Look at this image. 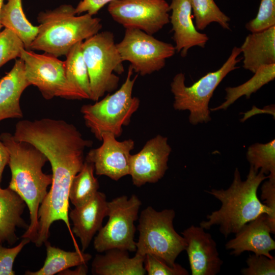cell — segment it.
<instances>
[{"instance_id":"39","label":"cell","mask_w":275,"mask_h":275,"mask_svg":"<svg viewBox=\"0 0 275 275\" xmlns=\"http://www.w3.org/2000/svg\"><path fill=\"white\" fill-rule=\"evenodd\" d=\"M4 0H0V13H1V11L2 7L3 6V5L4 4ZM2 26H3L2 25L1 23V22H0V31H1V29Z\"/></svg>"},{"instance_id":"25","label":"cell","mask_w":275,"mask_h":275,"mask_svg":"<svg viewBox=\"0 0 275 275\" xmlns=\"http://www.w3.org/2000/svg\"><path fill=\"white\" fill-rule=\"evenodd\" d=\"M250 79L236 87H228L225 89V101L211 111L226 109L238 99L243 96L249 98L251 95L264 85L274 80L275 78V64L265 65L260 67Z\"/></svg>"},{"instance_id":"14","label":"cell","mask_w":275,"mask_h":275,"mask_svg":"<svg viewBox=\"0 0 275 275\" xmlns=\"http://www.w3.org/2000/svg\"><path fill=\"white\" fill-rule=\"evenodd\" d=\"M101 141V146L90 150L85 157L93 164L95 174L115 181L129 175L130 152L134 142L131 139L119 141L109 133H104Z\"/></svg>"},{"instance_id":"2","label":"cell","mask_w":275,"mask_h":275,"mask_svg":"<svg viewBox=\"0 0 275 275\" xmlns=\"http://www.w3.org/2000/svg\"><path fill=\"white\" fill-rule=\"evenodd\" d=\"M268 178L261 171L250 167L245 180L243 181L237 168L234 173L233 181L226 189H211L205 192L219 200V209L206 216L200 223L205 230L218 226L219 230L226 238L236 233L242 227L262 213L267 214L272 228L275 231V215L258 197L259 187Z\"/></svg>"},{"instance_id":"19","label":"cell","mask_w":275,"mask_h":275,"mask_svg":"<svg viewBox=\"0 0 275 275\" xmlns=\"http://www.w3.org/2000/svg\"><path fill=\"white\" fill-rule=\"evenodd\" d=\"M30 86L25 76L24 62L20 58L16 59L11 70L0 79V122L23 117L20 99Z\"/></svg>"},{"instance_id":"21","label":"cell","mask_w":275,"mask_h":275,"mask_svg":"<svg viewBox=\"0 0 275 275\" xmlns=\"http://www.w3.org/2000/svg\"><path fill=\"white\" fill-rule=\"evenodd\" d=\"M103 255L97 254L91 265V272L95 275H144L145 257L135 254L130 257L128 251L112 249Z\"/></svg>"},{"instance_id":"17","label":"cell","mask_w":275,"mask_h":275,"mask_svg":"<svg viewBox=\"0 0 275 275\" xmlns=\"http://www.w3.org/2000/svg\"><path fill=\"white\" fill-rule=\"evenodd\" d=\"M107 213L106 196L99 191L88 203L74 207L69 213L73 224L72 232L80 239L81 251L85 252L89 247L94 235L102 227L103 220Z\"/></svg>"},{"instance_id":"36","label":"cell","mask_w":275,"mask_h":275,"mask_svg":"<svg viewBox=\"0 0 275 275\" xmlns=\"http://www.w3.org/2000/svg\"><path fill=\"white\" fill-rule=\"evenodd\" d=\"M114 1L115 0H81L75 8V13L79 15L86 13L94 16L105 5Z\"/></svg>"},{"instance_id":"28","label":"cell","mask_w":275,"mask_h":275,"mask_svg":"<svg viewBox=\"0 0 275 275\" xmlns=\"http://www.w3.org/2000/svg\"><path fill=\"white\" fill-rule=\"evenodd\" d=\"M198 30L205 29L211 23H217L223 29L230 30V18L223 12L214 0H188Z\"/></svg>"},{"instance_id":"32","label":"cell","mask_w":275,"mask_h":275,"mask_svg":"<svg viewBox=\"0 0 275 275\" xmlns=\"http://www.w3.org/2000/svg\"><path fill=\"white\" fill-rule=\"evenodd\" d=\"M144 267L148 275H188V271L177 263L174 266L168 265L158 257L151 254L145 256Z\"/></svg>"},{"instance_id":"37","label":"cell","mask_w":275,"mask_h":275,"mask_svg":"<svg viewBox=\"0 0 275 275\" xmlns=\"http://www.w3.org/2000/svg\"><path fill=\"white\" fill-rule=\"evenodd\" d=\"M9 154L7 147L0 140V187L3 173L6 165L8 164Z\"/></svg>"},{"instance_id":"5","label":"cell","mask_w":275,"mask_h":275,"mask_svg":"<svg viewBox=\"0 0 275 275\" xmlns=\"http://www.w3.org/2000/svg\"><path fill=\"white\" fill-rule=\"evenodd\" d=\"M133 72L129 65L126 79L118 90L94 104H84L80 108L86 126L99 141L105 133L120 136L123 127L129 125L140 106V99L132 96L138 77L136 75L132 78Z\"/></svg>"},{"instance_id":"30","label":"cell","mask_w":275,"mask_h":275,"mask_svg":"<svg viewBox=\"0 0 275 275\" xmlns=\"http://www.w3.org/2000/svg\"><path fill=\"white\" fill-rule=\"evenodd\" d=\"M25 49L21 39L11 30L0 31V68L10 60L20 58Z\"/></svg>"},{"instance_id":"31","label":"cell","mask_w":275,"mask_h":275,"mask_svg":"<svg viewBox=\"0 0 275 275\" xmlns=\"http://www.w3.org/2000/svg\"><path fill=\"white\" fill-rule=\"evenodd\" d=\"M275 26V0H261L256 16L245 24L251 33H256Z\"/></svg>"},{"instance_id":"18","label":"cell","mask_w":275,"mask_h":275,"mask_svg":"<svg viewBox=\"0 0 275 275\" xmlns=\"http://www.w3.org/2000/svg\"><path fill=\"white\" fill-rule=\"evenodd\" d=\"M169 5L171 15L170 22L172 25L173 40L176 51L182 57L187 56L188 50L194 46L204 48L209 40L206 34L198 31L191 16V8L188 0H171Z\"/></svg>"},{"instance_id":"9","label":"cell","mask_w":275,"mask_h":275,"mask_svg":"<svg viewBox=\"0 0 275 275\" xmlns=\"http://www.w3.org/2000/svg\"><path fill=\"white\" fill-rule=\"evenodd\" d=\"M142 202L135 195L128 198L123 195L107 202L108 219L94 238L93 245L98 253L112 249H119L128 252L136 251L134 222L138 219V213Z\"/></svg>"},{"instance_id":"16","label":"cell","mask_w":275,"mask_h":275,"mask_svg":"<svg viewBox=\"0 0 275 275\" xmlns=\"http://www.w3.org/2000/svg\"><path fill=\"white\" fill-rule=\"evenodd\" d=\"M275 233L267 214L262 213L253 221L243 225L235 233V237L225 244L230 254L239 256L245 251L257 255H264L269 258L273 256L270 252L275 250V241L270 234Z\"/></svg>"},{"instance_id":"3","label":"cell","mask_w":275,"mask_h":275,"mask_svg":"<svg viewBox=\"0 0 275 275\" xmlns=\"http://www.w3.org/2000/svg\"><path fill=\"white\" fill-rule=\"evenodd\" d=\"M52 170V183L38 211L37 237L35 244L40 247L49 236L51 225L63 221L69 232L75 250H80L72 232L69 218L70 186L74 176L80 171L85 157L84 153L63 146L50 148L46 153Z\"/></svg>"},{"instance_id":"34","label":"cell","mask_w":275,"mask_h":275,"mask_svg":"<svg viewBox=\"0 0 275 275\" xmlns=\"http://www.w3.org/2000/svg\"><path fill=\"white\" fill-rule=\"evenodd\" d=\"M30 240L22 238V240L13 248H6L0 241V275H14L13 270L15 260L24 246L28 244Z\"/></svg>"},{"instance_id":"26","label":"cell","mask_w":275,"mask_h":275,"mask_svg":"<svg viewBox=\"0 0 275 275\" xmlns=\"http://www.w3.org/2000/svg\"><path fill=\"white\" fill-rule=\"evenodd\" d=\"M94 173L93 164L85 160L80 171L73 178L70 188L69 199L74 207L85 205L98 191L99 184Z\"/></svg>"},{"instance_id":"29","label":"cell","mask_w":275,"mask_h":275,"mask_svg":"<svg viewBox=\"0 0 275 275\" xmlns=\"http://www.w3.org/2000/svg\"><path fill=\"white\" fill-rule=\"evenodd\" d=\"M246 158L250 166L261 171L268 178H275V140L262 144L256 143L250 146Z\"/></svg>"},{"instance_id":"22","label":"cell","mask_w":275,"mask_h":275,"mask_svg":"<svg viewBox=\"0 0 275 275\" xmlns=\"http://www.w3.org/2000/svg\"><path fill=\"white\" fill-rule=\"evenodd\" d=\"M24 200L14 191L8 187H0V241L12 245L18 238L17 228L26 229L29 225L22 217L25 206Z\"/></svg>"},{"instance_id":"11","label":"cell","mask_w":275,"mask_h":275,"mask_svg":"<svg viewBox=\"0 0 275 275\" xmlns=\"http://www.w3.org/2000/svg\"><path fill=\"white\" fill-rule=\"evenodd\" d=\"M116 46L122 61L129 62L133 71L142 76L162 69L176 52L173 44L135 29H126Z\"/></svg>"},{"instance_id":"15","label":"cell","mask_w":275,"mask_h":275,"mask_svg":"<svg viewBox=\"0 0 275 275\" xmlns=\"http://www.w3.org/2000/svg\"><path fill=\"white\" fill-rule=\"evenodd\" d=\"M205 230L200 226L191 225L181 233L192 275H216L224 263L216 242Z\"/></svg>"},{"instance_id":"27","label":"cell","mask_w":275,"mask_h":275,"mask_svg":"<svg viewBox=\"0 0 275 275\" xmlns=\"http://www.w3.org/2000/svg\"><path fill=\"white\" fill-rule=\"evenodd\" d=\"M82 42L74 45L64 61L66 77L70 82L90 99L91 88L87 67L82 51Z\"/></svg>"},{"instance_id":"12","label":"cell","mask_w":275,"mask_h":275,"mask_svg":"<svg viewBox=\"0 0 275 275\" xmlns=\"http://www.w3.org/2000/svg\"><path fill=\"white\" fill-rule=\"evenodd\" d=\"M107 11L125 29H139L151 35L170 22L166 0H115L108 4Z\"/></svg>"},{"instance_id":"38","label":"cell","mask_w":275,"mask_h":275,"mask_svg":"<svg viewBox=\"0 0 275 275\" xmlns=\"http://www.w3.org/2000/svg\"><path fill=\"white\" fill-rule=\"evenodd\" d=\"M88 272V267L86 265H81L77 266L75 269L71 270L70 268L67 269L59 274L63 275H84L87 274Z\"/></svg>"},{"instance_id":"33","label":"cell","mask_w":275,"mask_h":275,"mask_svg":"<svg viewBox=\"0 0 275 275\" xmlns=\"http://www.w3.org/2000/svg\"><path fill=\"white\" fill-rule=\"evenodd\" d=\"M247 267L240 272L243 275H274L275 258L264 255H249L246 260Z\"/></svg>"},{"instance_id":"4","label":"cell","mask_w":275,"mask_h":275,"mask_svg":"<svg viewBox=\"0 0 275 275\" xmlns=\"http://www.w3.org/2000/svg\"><path fill=\"white\" fill-rule=\"evenodd\" d=\"M40 23L30 50L43 51L56 57L66 56L76 43L99 33L101 19L88 13L76 15L75 8L64 4L38 14Z\"/></svg>"},{"instance_id":"20","label":"cell","mask_w":275,"mask_h":275,"mask_svg":"<svg viewBox=\"0 0 275 275\" xmlns=\"http://www.w3.org/2000/svg\"><path fill=\"white\" fill-rule=\"evenodd\" d=\"M243 67L254 73L260 67L275 64V26L248 35L240 47Z\"/></svg>"},{"instance_id":"35","label":"cell","mask_w":275,"mask_h":275,"mask_svg":"<svg viewBox=\"0 0 275 275\" xmlns=\"http://www.w3.org/2000/svg\"><path fill=\"white\" fill-rule=\"evenodd\" d=\"M261 186V199L275 215V178H268Z\"/></svg>"},{"instance_id":"1","label":"cell","mask_w":275,"mask_h":275,"mask_svg":"<svg viewBox=\"0 0 275 275\" xmlns=\"http://www.w3.org/2000/svg\"><path fill=\"white\" fill-rule=\"evenodd\" d=\"M0 140L9 154L8 164L11 178L8 187L24 200L29 210L30 223L21 238L35 243L39 209L52 183V175L45 174L42 170L48 159L33 145L16 141L10 133H2Z\"/></svg>"},{"instance_id":"8","label":"cell","mask_w":275,"mask_h":275,"mask_svg":"<svg viewBox=\"0 0 275 275\" xmlns=\"http://www.w3.org/2000/svg\"><path fill=\"white\" fill-rule=\"evenodd\" d=\"M83 57L90 80V99L97 101L115 91L124 71L123 61L110 31L98 33L82 42Z\"/></svg>"},{"instance_id":"23","label":"cell","mask_w":275,"mask_h":275,"mask_svg":"<svg viewBox=\"0 0 275 275\" xmlns=\"http://www.w3.org/2000/svg\"><path fill=\"white\" fill-rule=\"evenodd\" d=\"M46 257L43 266L39 270L32 271L28 270L26 275H53L73 267L87 265L91 259L92 256L84 252L75 250L66 251L52 246L47 241L44 243Z\"/></svg>"},{"instance_id":"10","label":"cell","mask_w":275,"mask_h":275,"mask_svg":"<svg viewBox=\"0 0 275 275\" xmlns=\"http://www.w3.org/2000/svg\"><path fill=\"white\" fill-rule=\"evenodd\" d=\"M24 62L26 78L36 87L43 98L70 100L88 99L67 79L64 63L49 54H39L24 49L20 58Z\"/></svg>"},{"instance_id":"24","label":"cell","mask_w":275,"mask_h":275,"mask_svg":"<svg viewBox=\"0 0 275 275\" xmlns=\"http://www.w3.org/2000/svg\"><path fill=\"white\" fill-rule=\"evenodd\" d=\"M3 26L13 32L23 42L25 48L30 46L37 36L38 26L33 25L24 13L22 0H8L3 5L0 13Z\"/></svg>"},{"instance_id":"6","label":"cell","mask_w":275,"mask_h":275,"mask_svg":"<svg viewBox=\"0 0 275 275\" xmlns=\"http://www.w3.org/2000/svg\"><path fill=\"white\" fill-rule=\"evenodd\" d=\"M240 47L235 46L220 68L202 76L191 86L185 84V75L180 72L176 74L171 83V91L174 95L173 107L175 110L189 112V121L196 125L211 120L209 103L213 92L223 79L230 72L239 67L240 60Z\"/></svg>"},{"instance_id":"13","label":"cell","mask_w":275,"mask_h":275,"mask_svg":"<svg viewBox=\"0 0 275 275\" xmlns=\"http://www.w3.org/2000/svg\"><path fill=\"white\" fill-rule=\"evenodd\" d=\"M171 151L168 138L158 134L148 140L139 152L131 154L129 175L133 184L140 187L161 179L168 169Z\"/></svg>"},{"instance_id":"7","label":"cell","mask_w":275,"mask_h":275,"mask_svg":"<svg viewBox=\"0 0 275 275\" xmlns=\"http://www.w3.org/2000/svg\"><path fill=\"white\" fill-rule=\"evenodd\" d=\"M173 209L157 211L148 206L141 212L138 230L139 237L136 242V254L145 257L153 255L174 266L175 260L185 249L183 237L175 230Z\"/></svg>"}]
</instances>
